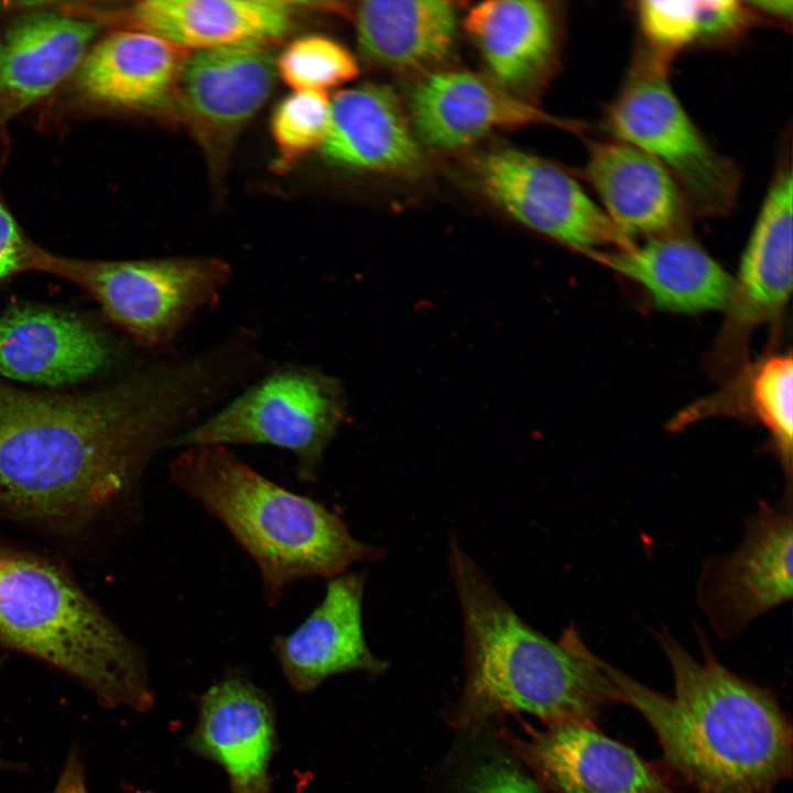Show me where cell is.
I'll use <instances>...</instances> for the list:
<instances>
[{
	"label": "cell",
	"instance_id": "6da1fadb",
	"mask_svg": "<svg viewBox=\"0 0 793 793\" xmlns=\"http://www.w3.org/2000/svg\"><path fill=\"white\" fill-rule=\"evenodd\" d=\"M245 380L226 341L163 355L83 392L0 379V520L74 552L112 541L140 520L154 455Z\"/></svg>",
	"mask_w": 793,
	"mask_h": 793
},
{
	"label": "cell",
	"instance_id": "7a4b0ae2",
	"mask_svg": "<svg viewBox=\"0 0 793 793\" xmlns=\"http://www.w3.org/2000/svg\"><path fill=\"white\" fill-rule=\"evenodd\" d=\"M658 641L672 696L590 651L593 661L653 729L663 756L693 793H775L792 774V726L775 696L724 666L702 637V659L669 633Z\"/></svg>",
	"mask_w": 793,
	"mask_h": 793
},
{
	"label": "cell",
	"instance_id": "3957f363",
	"mask_svg": "<svg viewBox=\"0 0 793 793\" xmlns=\"http://www.w3.org/2000/svg\"><path fill=\"white\" fill-rule=\"evenodd\" d=\"M448 567L461 612L465 684L447 721L475 732L493 717L526 713L546 726L593 723L620 692L574 627L553 641L526 623L452 535Z\"/></svg>",
	"mask_w": 793,
	"mask_h": 793
},
{
	"label": "cell",
	"instance_id": "277c9868",
	"mask_svg": "<svg viewBox=\"0 0 793 793\" xmlns=\"http://www.w3.org/2000/svg\"><path fill=\"white\" fill-rule=\"evenodd\" d=\"M167 472L251 557L270 608L294 582L329 579L351 564L384 556L382 547L355 537L324 503L270 480L229 447L182 448Z\"/></svg>",
	"mask_w": 793,
	"mask_h": 793
},
{
	"label": "cell",
	"instance_id": "5b68a950",
	"mask_svg": "<svg viewBox=\"0 0 793 793\" xmlns=\"http://www.w3.org/2000/svg\"><path fill=\"white\" fill-rule=\"evenodd\" d=\"M0 649L75 678L105 707L154 703L144 653L51 555L0 541Z\"/></svg>",
	"mask_w": 793,
	"mask_h": 793
},
{
	"label": "cell",
	"instance_id": "8992f818",
	"mask_svg": "<svg viewBox=\"0 0 793 793\" xmlns=\"http://www.w3.org/2000/svg\"><path fill=\"white\" fill-rule=\"evenodd\" d=\"M345 414L344 389L336 378L308 365L272 366L167 448L274 446L294 456L298 479L315 482Z\"/></svg>",
	"mask_w": 793,
	"mask_h": 793
},
{
	"label": "cell",
	"instance_id": "52a82bcc",
	"mask_svg": "<svg viewBox=\"0 0 793 793\" xmlns=\"http://www.w3.org/2000/svg\"><path fill=\"white\" fill-rule=\"evenodd\" d=\"M45 273L93 297L138 346L169 355L195 315L217 304L232 271L216 257L76 259L50 252Z\"/></svg>",
	"mask_w": 793,
	"mask_h": 793
},
{
	"label": "cell",
	"instance_id": "ba28073f",
	"mask_svg": "<svg viewBox=\"0 0 793 793\" xmlns=\"http://www.w3.org/2000/svg\"><path fill=\"white\" fill-rule=\"evenodd\" d=\"M604 124L613 139L658 161L693 213L723 215L737 202V166L714 149L684 109L671 86L669 63L642 44L607 108Z\"/></svg>",
	"mask_w": 793,
	"mask_h": 793
},
{
	"label": "cell",
	"instance_id": "9c48e42d",
	"mask_svg": "<svg viewBox=\"0 0 793 793\" xmlns=\"http://www.w3.org/2000/svg\"><path fill=\"white\" fill-rule=\"evenodd\" d=\"M470 172L479 192L503 213L578 252L589 256L634 243L572 175L547 160L492 149L472 157Z\"/></svg>",
	"mask_w": 793,
	"mask_h": 793
},
{
	"label": "cell",
	"instance_id": "30bf717a",
	"mask_svg": "<svg viewBox=\"0 0 793 793\" xmlns=\"http://www.w3.org/2000/svg\"><path fill=\"white\" fill-rule=\"evenodd\" d=\"M499 737L552 793H678L628 746L590 725L564 724Z\"/></svg>",
	"mask_w": 793,
	"mask_h": 793
},
{
	"label": "cell",
	"instance_id": "8fae6325",
	"mask_svg": "<svg viewBox=\"0 0 793 793\" xmlns=\"http://www.w3.org/2000/svg\"><path fill=\"white\" fill-rule=\"evenodd\" d=\"M102 327L63 308L21 303L0 313V377L65 387L98 376L121 358Z\"/></svg>",
	"mask_w": 793,
	"mask_h": 793
},
{
	"label": "cell",
	"instance_id": "7c38bea8",
	"mask_svg": "<svg viewBox=\"0 0 793 793\" xmlns=\"http://www.w3.org/2000/svg\"><path fill=\"white\" fill-rule=\"evenodd\" d=\"M791 491L778 507L763 504L749 520L740 546L704 576L705 605L723 633L740 630L792 597Z\"/></svg>",
	"mask_w": 793,
	"mask_h": 793
},
{
	"label": "cell",
	"instance_id": "4fadbf2b",
	"mask_svg": "<svg viewBox=\"0 0 793 793\" xmlns=\"http://www.w3.org/2000/svg\"><path fill=\"white\" fill-rule=\"evenodd\" d=\"M101 28L69 4L10 20L0 33V128L70 80Z\"/></svg>",
	"mask_w": 793,
	"mask_h": 793
},
{
	"label": "cell",
	"instance_id": "5bb4252c",
	"mask_svg": "<svg viewBox=\"0 0 793 793\" xmlns=\"http://www.w3.org/2000/svg\"><path fill=\"white\" fill-rule=\"evenodd\" d=\"M365 574L327 579L321 602L291 632L273 638L272 652L289 685L308 693L333 675L388 669L369 649L362 622Z\"/></svg>",
	"mask_w": 793,
	"mask_h": 793
},
{
	"label": "cell",
	"instance_id": "9a60e30c",
	"mask_svg": "<svg viewBox=\"0 0 793 793\" xmlns=\"http://www.w3.org/2000/svg\"><path fill=\"white\" fill-rule=\"evenodd\" d=\"M273 706L250 680L229 674L202 696L199 715L186 747L218 764L232 793H270L276 750Z\"/></svg>",
	"mask_w": 793,
	"mask_h": 793
},
{
	"label": "cell",
	"instance_id": "2e32d148",
	"mask_svg": "<svg viewBox=\"0 0 793 793\" xmlns=\"http://www.w3.org/2000/svg\"><path fill=\"white\" fill-rule=\"evenodd\" d=\"M297 3L278 0H146L122 9L85 8L119 29L160 36L184 48L267 43L292 28Z\"/></svg>",
	"mask_w": 793,
	"mask_h": 793
},
{
	"label": "cell",
	"instance_id": "e0dca14e",
	"mask_svg": "<svg viewBox=\"0 0 793 793\" xmlns=\"http://www.w3.org/2000/svg\"><path fill=\"white\" fill-rule=\"evenodd\" d=\"M409 110L421 145L439 151L471 145L498 129L539 123L577 127L467 70L427 75L414 87Z\"/></svg>",
	"mask_w": 793,
	"mask_h": 793
},
{
	"label": "cell",
	"instance_id": "ac0fdd59",
	"mask_svg": "<svg viewBox=\"0 0 793 793\" xmlns=\"http://www.w3.org/2000/svg\"><path fill=\"white\" fill-rule=\"evenodd\" d=\"M463 25L490 79L509 94L529 102L554 76L563 39L555 2L485 1L468 11Z\"/></svg>",
	"mask_w": 793,
	"mask_h": 793
},
{
	"label": "cell",
	"instance_id": "d6986e66",
	"mask_svg": "<svg viewBox=\"0 0 793 793\" xmlns=\"http://www.w3.org/2000/svg\"><path fill=\"white\" fill-rule=\"evenodd\" d=\"M188 50L150 33L115 29L98 36L70 78L91 108H159L177 88Z\"/></svg>",
	"mask_w": 793,
	"mask_h": 793
},
{
	"label": "cell",
	"instance_id": "ffe728a7",
	"mask_svg": "<svg viewBox=\"0 0 793 793\" xmlns=\"http://www.w3.org/2000/svg\"><path fill=\"white\" fill-rule=\"evenodd\" d=\"M586 149L584 177L624 238L681 232L693 211L658 161L617 139H589Z\"/></svg>",
	"mask_w": 793,
	"mask_h": 793
},
{
	"label": "cell",
	"instance_id": "44dd1931",
	"mask_svg": "<svg viewBox=\"0 0 793 793\" xmlns=\"http://www.w3.org/2000/svg\"><path fill=\"white\" fill-rule=\"evenodd\" d=\"M589 256L640 284L660 309L676 313L727 309L734 296L735 279L682 232L649 237L628 249Z\"/></svg>",
	"mask_w": 793,
	"mask_h": 793
},
{
	"label": "cell",
	"instance_id": "7402d4cb",
	"mask_svg": "<svg viewBox=\"0 0 793 793\" xmlns=\"http://www.w3.org/2000/svg\"><path fill=\"white\" fill-rule=\"evenodd\" d=\"M324 156L341 167L412 174L423 167V146L393 90L365 84L330 101Z\"/></svg>",
	"mask_w": 793,
	"mask_h": 793
},
{
	"label": "cell",
	"instance_id": "603a6c76",
	"mask_svg": "<svg viewBox=\"0 0 793 793\" xmlns=\"http://www.w3.org/2000/svg\"><path fill=\"white\" fill-rule=\"evenodd\" d=\"M276 58L267 43L197 50L182 69L177 89L202 130L228 133L246 123L269 98Z\"/></svg>",
	"mask_w": 793,
	"mask_h": 793
},
{
	"label": "cell",
	"instance_id": "cb8c5ba5",
	"mask_svg": "<svg viewBox=\"0 0 793 793\" xmlns=\"http://www.w3.org/2000/svg\"><path fill=\"white\" fill-rule=\"evenodd\" d=\"M793 176L783 162L770 183L742 253L729 307L728 334L776 317L792 291Z\"/></svg>",
	"mask_w": 793,
	"mask_h": 793
},
{
	"label": "cell",
	"instance_id": "d4e9b609",
	"mask_svg": "<svg viewBox=\"0 0 793 793\" xmlns=\"http://www.w3.org/2000/svg\"><path fill=\"white\" fill-rule=\"evenodd\" d=\"M359 50L370 63L393 70L437 65L456 44V7L439 0H372L356 9Z\"/></svg>",
	"mask_w": 793,
	"mask_h": 793
},
{
	"label": "cell",
	"instance_id": "484cf974",
	"mask_svg": "<svg viewBox=\"0 0 793 793\" xmlns=\"http://www.w3.org/2000/svg\"><path fill=\"white\" fill-rule=\"evenodd\" d=\"M633 11L641 44L669 64L691 47L736 44L752 26L748 9L735 0H644Z\"/></svg>",
	"mask_w": 793,
	"mask_h": 793
},
{
	"label": "cell",
	"instance_id": "4316f807",
	"mask_svg": "<svg viewBox=\"0 0 793 793\" xmlns=\"http://www.w3.org/2000/svg\"><path fill=\"white\" fill-rule=\"evenodd\" d=\"M749 403L770 434L775 454L791 484L793 447V360L791 354L768 357L751 371Z\"/></svg>",
	"mask_w": 793,
	"mask_h": 793
},
{
	"label": "cell",
	"instance_id": "83f0119b",
	"mask_svg": "<svg viewBox=\"0 0 793 793\" xmlns=\"http://www.w3.org/2000/svg\"><path fill=\"white\" fill-rule=\"evenodd\" d=\"M276 72L295 91L323 90L355 78V56L338 42L322 35L298 37L276 58Z\"/></svg>",
	"mask_w": 793,
	"mask_h": 793
},
{
	"label": "cell",
	"instance_id": "f1b7e54d",
	"mask_svg": "<svg viewBox=\"0 0 793 793\" xmlns=\"http://www.w3.org/2000/svg\"><path fill=\"white\" fill-rule=\"evenodd\" d=\"M330 123V100L323 90L295 91L275 108L271 132L285 167L322 148Z\"/></svg>",
	"mask_w": 793,
	"mask_h": 793
},
{
	"label": "cell",
	"instance_id": "f546056e",
	"mask_svg": "<svg viewBox=\"0 0 793 793\" xmlns=\"http://www.w3.org/2000/svg\"><path fill=\"white\" fill-rule=\"evenodd\" d=\"M9 151L7 128H0V285L24 273H44L50 253L28 237L2 193L1 177Z\"/></svg>",
	"mask_w": 793,
	"mask_h": 793
},
{
	"label": "cell",
	"instance_id": "4dcf8cb0",
	"mask_svg": "<svg viewBox=\"0 0 793 793\" xmlns=\"http://www.w3.org/2000/svg\"><path fill=\"white\" fill-rule=\"evenodd\" d=\"M459 793H543L517 760L489 750L474 759L465 770Z\"/></svg>",
	"mask_w": 793,
	"mask_h": 793
},
{
	"label": "cell",
	"instance_id": "1f68e13d",
	"mask_svg": "<svg viewBox=\"0 0 793 793\" xmlns=\"http://www.w3.org/2000/svg\"><path fill=\"white\" fill-rule=\"evenodd\" d=\"M50 793H87L84 767L76 750L69 753L58 781Z\"/></svg>",
	"mask_w": 793,
	"mask_h": 793
},
{
	"label": "cell",
	"instance_id": "d6a6232c",
	"mask_svg": "<svg viewBox=\"0 0 793 793\" xmlns=\"http://www.w3.org/2000/svg\"><path fill=\"white\" fill-rule=\"evenodd\" d=\"M759 21L767 20L782 26L791 25L793 17L792 0L746 1Z\"/></svg>",
	"mask_w": 793,
	"mask_h": 793
},
{
	"label": "cell",
	"instance_id": "836d02e7",
	"mask_svg": "<svg viewBox=\"0 0 793 793\" xmlns=\"http://www.w3.org/2000/svg\"><path fill=\"white\" fill-rule=\"evenodd\" d=\"M242 328H246V329H248V330H249L250 333H252V334H253V336H254V337L257 338V340H258V337H257V335H256V333H254V332H252L251 329H249V328H247V327H242ZM258 343H259V340H258ZM259 345H260V344H259ZM260 347H261V346H260ZM261 350H262V349H261ZM262 352H263V351H262ZM263 355H264V354H263ZM264 357H265V355H264ZM265 358H267V357H265ZM265 363H267V366H265V369H264V371H265V370H267V368L269 367V362H268V359H265ZM264 371H263V372H264ZM263 372H262V373H263ZM262 373H261V374H262Z\"/></svg>",
	"mask_w": 793,
	"mask_h": 793
},
{
	"label": "cell",
	"instance_id": "e575fe53",
	"mask_svg": "<svg viewBox=\"0 0 793 793\" xmlns=\"http://www.w3.org/2000/svg\"><path fill=\"white\" fill-rule=\"evenodd\" d=\"M8 768V763L0 758V771Z\"/></svg>",
	"mask_w": 793,
	"mask_h": 793
}]
</instances>
